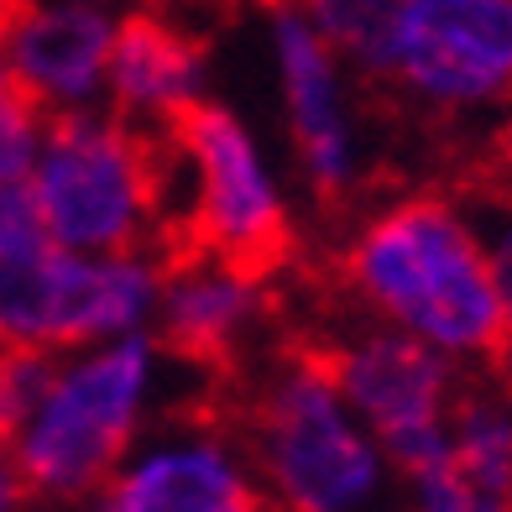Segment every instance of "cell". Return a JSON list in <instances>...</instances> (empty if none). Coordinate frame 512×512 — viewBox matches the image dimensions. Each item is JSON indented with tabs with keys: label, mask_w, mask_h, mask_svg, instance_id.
<instances>
[{
	"label": "cell",
	"mask_w": 512,
	"mask_h": 512,
	"mask_svg": "<svg viewBox=\"0 0 512 512\" xmlns=\"http://www.w3.org/2000/svg\"><path fill=\"white\" fill-rule=\"evenodd\" d=\"M408 512H512V492L460 471L450 450L408 476Z\"/></svg>",
	"instance_id": "cell-17"
},
{
	"label": "cell",
	"mask_w": 512,
	"mask_h": 512,
	"mask_svg": "<svg viewBox=\"0 0 512 512\" xmlns=\"http://www.w3.org/2000/svg\"><path fill=\"white\" fill-rule=\"evenodd\" d=\"M105 79L115 89V110H121V121L168 131L173 115L199 100L204 42L194 32L173 27L168 16L136 11L110 37Z\"/></svg>",
	"instance_id": "cell-13"
},
{
	"label": "cell",
	"mask_w": 512,
	"mask_h": 512,
	"mask_svg": "<svg viewBox=\"0 0 512 512\" xmlns=\"http://www.w3.org/2000/svg\"><path fill=\"white\" fill-rule=\"evenodd\" d=\"M100 512H283L262 481L241 476L220 439H178L105 486Z\"/></svg>",
	"instance_id": "cell-11"
},
{
	"label": "cell",
	"mask_w": 512,
	"mask_h": 512,
	"mask_svg": "<svg viewBox=\"0 0 512 512\" xmlns=\"http://www.w3.org/2000/svg\"><path fill=\"white\" fill-rule=\"evenodd\" d=\"M246 455L283 512H371L387 502L392 460L345 408L309 340L256 387L246 408Z\"/></svg>",
	"instance_id": "cell-3"
},
{
	"label": "cell",
	"mask_w": 512,
	"mask_h": 512,
	"mask_svg": "<svg viewBox=\"0 0 512 512\" xmlns=\"http://www.w3.org/2000/svg\"><path fill=\"white\" fill-rule=\"evenodd\" d=\"M21 6H27V0H0V53H6V37H11V27H16Z\"/></svg>",
	"instance_id": "cell-22"
},
{
	"label": "cell",
	"mask_w": 512,
	"mask_h": 512,
	"mask_svg": "<svg viewBox=\"0 0 512 512\" xmlns=\"http://www.w3.org/2000/svg\"><path fill=\"white\" fill-rule=\"evenodd\" d=\"M162 293V335L204 371H230L262 309V283L225 272L209 256H173L157 267Z\"/></svg>",
	"instance_id": "cell-12"
},
{
	"label": "cell",
	"mask_w": 512,
	"mask_h": 512,
	"mask_svg": "<svg viewBox=\"0 0 512 512\" xmlns=\"http://www.w3.org/2000/svg\"><path fill=\"white\" fill-rule=\"evenodd\" d=\"M152 345L136 335H115V345L63 366L53 392L16 434V465L27 497L79 502L115 481L131 450L136 413L147 398Z\"/></svg>",
	"instance_id": "cell-5"
},
{
	"label": "cell",
	"mask_w": 512,
	"mask_h": 512,
	"mask_svg": "<svg viewBox=\"0 0 512 512\" xmlns=\"http://www.w3.org/2000/svg\"><path fill=\"white\" fill-rule=\"evenodd\" d=\"M486 256H492V283L502 304V356H512V215L486 236Z\"/></svg>",
	"instance_id": "cell-20"
},
{
	"label": "cell",
	"mask_w": 512,
	"mask_h": 512,
	"mask_svg": "<svg viewBox=\"0 0 512 512\" xmlns=\"http://www.w3.org/2000/svg\"><path fill=\"white\" fill-rule=\"evenodd\" d=\"M152 298V256H84L48 236L0 246V345L68 351L126 335Z\"/></svg>",
	"instance_id": "cell-6"
},
{
	"label": "cell",
	"mask_w": 512,
	"mask_h": 512,
	"mask_svg": "<svg viewBox=\"0 0 512 512\" xmlns=\"http://www.w3.org/2000/svg\"><path fill=\"white\" fill-rule=\"evenodd\" d=\"M450 460L476 481L512 492V392L507 387H476L455 398Z\"/></svg>",
	"instance_id": "cell-14"
},
{
	"label": "cell",
	"mask_w": 512,
	"mask_h": 512,
	"mask_svg": "<svg viewBox=\"0 0 512 512\" xmlns=\"http://www.w3.org/2000/svg\"><path fill=\"white\" fill-rule=\"evenodd\" d=\"M178 147L121 115L53 110L32 162L42 236L84 256H152L168 236Z\"/></svg>",
	"instance_id": "cell-2"
},
{
	"label": "cell",
	"mask_w": 512,
	"mask_h": 512,
	"mask_svg": "<svg viewBox=\"0 0 512 512\" xmlns=\"http://www.w3.org/2000/svg\"><path fill=\"white\" fill-rule=\"evenodd\" d=\"M21 241H42L32 178H0V246H21Z\"/></svg>",
	"instance_id": "cell-19"
},
{
	"label": "cell",
	"mask_w": 512,
	"mask_h": 512,
	"mask_svg": "<svg viewBox=\"0 0 512 512\" xmlns=\"http://www.w3.org/2000/svg\"><path fill=\"white\" fill-rule=\"evenodd\" d=\"M277 63H283V95L309 183L319 189V199H340L356 178V147L351 126H345L335 53L293 6H277Z\"/></svg>",
	"instance_id": "cell-10"
},
{
	"label": "cell",
	"mask_w": 512,
	"mask_h": 512,
	"mask_svg": "<svg viewBox=\"0 0 512 512\" xmlns=\"http://www.w3.org/2000/svg\"><path fill=\"white\" fill-rule=\"evenodd\" d=\"M199 6H225V0H199Z\"/></svg>",
	"instance_id": "cell-23"
},
{
	"label": "cell",
	"mask_w": 512,
	"mask_h": 512,
	"mask_svg": "<svg viewBox=\"0 0 512 512\" xmlns=\"http://www.w3.org/2000/svg\"><path fill=\"white\" fill-rule=\"evenodd\" d=\"M21 502H27V481L16 465V445L0 434V512H21Z\"/></svg>",
	"instance_id": "cell-21"
},
{
	"label": "cell",
	"mask_w": 512,
	"mask_h": 512,
	"mask_svg": "<svg viewBox=\"0 0 512 512\" xmlns=\"http://www.w3.org/2000/svg\"><path fill=\"white\" fill-rule=\"evenodd\" d=\"M42 126H48V110L0 68V178H32Z\"/></svg>",
	"instance_id": "cell-18"
},
{
	"label": "cell",
	"mask_w": 512,
	"mask_h": 512,
	"mask_svg": "<svg viewBox=\"0 0 512 512\" xmlns=\"http://www.w3.org/2000/svg\"><path fill=\"white\" fill-rule=\"evenodd\" d=\"M382 79L445 115L512 105V0H408Z\"/></svg>",
	"instance_id": "cell-8"
},
{
	"label": "cell",
	"mask_w": 512,
	"mask_h": 512,
	"mask_svg": "<svg viewBox=\"0 0 512 512\" xmlns=\"http://www.w3.org/2000/svg\"><path fill=\"white\" fill-rule=\"evenodd\" d=\"M115 27L79 0L58 6H21L6 37V74L27 89L42 110H84V100L105 84Z\"/></svg>",
	"instance_id": "cell-9"
},
{
	"label": "cell",
	"mask_w": 512,
	"mask_h": 512,
	"mask_svg": "<svg viewBox=\"0 0 512 512\" xmlns=\"http://www.w3.org/2000/svg\"><path fill=\"white\" fill-rule=\"evenodd\" d=\"M58 361L42 345H0V434L16 445V434L32 424V413L58 382Z\"/></svg>",
	"instance_id": "cell-16"
},
{
	"label": "cell",
	"mask_w": 512,
	"mask_h": 512,
	"mask_svg": "<svg viewBox=\"0 0 512 512\" xmlns=\"http://www.w3.org/2000/svg\"><path fill=\"white\" fill-rule=\"evenodd\" d=\"M168 136L189 173V194L178 215V246L157 256V267L173 256H209L246 283L277 277L293 262V225L241 121L194 100L168 121Z\"/></svg>",
	"instance_id": "cell-4"
},
{
	"label": "cell",
	"mask_w": 512,
	"mask_h": 512,
	"mask_svg": "<svg viewBox=\"0 0 512 512\" xmlns=\"http://www.w3.org/2000/svg\"><path fill=\"white\" fill-rule=\"evenodd\" d=\"M319 366L330 371L366 434L382 445L392 471H424L450 450V413H455V361L403 330H366L356 340H309Z\"/></svg>",
	"instance_id": "cell-7"
},
{
	"label": "cell",
	"mask_w": 512,
	"mask_h": 512,
	"mask_svg": "<svg viewBox=\"0 0 512 512\" xmlns=\"http://www.w3.org/2000/svg\"><path fill=\"white\" fill-rule=\"evenodd\" d=\"M277 6H293L330 42V53H345L366 74H382L392 32H398V16L408 0H277Z\"/></svg>",
	"instance_id": "cell-15"
},
{
	"label": "cell",
	"mask_w": 512,
	"mask_h": 512,
	"mask_svg": "<svg viewBox=\"0 0 512 512\" xmlns=\"http://www.w3.org/2000/svg\"><path fill=\"white\" fill-rule=\"evenodd\" d=\"M340 277L382 324L439 356L497 361L502 304L486 236L439 194H408L371 215L340 251Z\"/></svg>",
	"instance_id": "cell-1"
}]
</instances>
